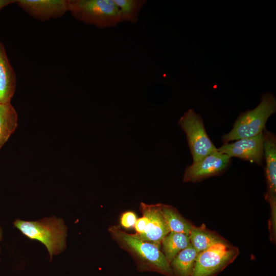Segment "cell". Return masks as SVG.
Here are the masks:
<instances>
[{
	"label": "cell",
	"instance_id": "obj_11",
	"mask_svg": "<svg viewBox=\"0 0 276 276\" xmlns=\"http://www.w3.org/2000/svg\"><path fill=\"white\" fill-rule=\"evenodd\" d=\"M140 211L143 216L148 219V224L143 233L136 234L142 239L159 246L169 233L163 214L162 204H147L142 202Z\"/></svg>",
	"mask_w": 276,
	"mask_h": 276
},
{
	"label": "cell",
	"instance_id": "obj_7",
	"mask_svg": "<svg viewBox=\"0 0 276 276\" xmlns=\"http://www.w3.org/2000/svg\"><path fill=\"white\" fill-rule=\"evenodd\" d=\"M231 157L217 150L188 166L185 171L184 182H195L217 175L229 165Z\"/></svg>",
	"mask_w": 276,
	"mask_h": 276
},
{
	"label": "cell",
	"instance_id": "obj_19",
	"mask_svg": "<svg viewBox=\"0 0 276 276\" xmlns=\"http://www.w3.org/2000/svg\"><path fill=\"white\" fill-rule=\"evenodd\" d=\"M136 220V216L134 213L131 211L126 212L121 216V224L125 228H130L134 226Z\"/></svg>",
	"mask_w": 276,
	"mask_h": 276
},
{
	"label": "cell",
	"instance_id": "obj_1",
	"mask_svg": "<svg viewBox=\"0 0 276 276\" xmlns=\"http://www.w3.org/2000/svg\"><path fill=\"white\" fill-rule=\"evenodd\" d=\"M113 239L134 258L139 270L150 271L174 276L170 263L157 245L127 233L115 226L109 228Z\"/></svg>",
	"mask_w": 276,
	"mask_h": 276
},
{
	"label": "cell",
	"instance_id": "obj_5",
	"mask_svg": "<svg viewBox=\"0 0 276 276\" xmlns=\"http://www.w3.org/2000/svg\"><path fill=\"white\" fill-rule=\"evenodd\" d=\"M238 249L225 241L216 243L198 253L190 276H215L232 263Z\"/></svg>",
	"mask_w": 276,
	"mask_h": 276
},
{
	"label": "cell",
	"instance_id": "obj_9",
	"mask_svg": "<svg viewBox=\"0 0 276 276\" xmlns=\"http://www.w3.org/2000/svg\"><path fill=\"white\" fill-rule=\"evenodd\" d=\"M16 4L41 22L62 17L68 11L67 0H16Z\"/></svg>",
	"mask_w": 276,
	"mask_h": 276
},
{
	"label": "cell",
	"instance_id": "obj_16",
	"mask_svg": "<svg viewBox=\"0 0 276 276\" xmlns=\"http://www.w3.org/2000/svg\"><path fill=\"white\" fill-rule=\"evenodd\" d=\"M163 214L169 232L183 233L189 235L194 226L183 217L177 210L169 205L162 204Z\"/></svg>",
	"mask_w": 276,
	"mask_h": 276
},
{
	"label": "cell",
	"instance_id": "obj_18",
	"mask_svg": "<svg viewBox=\"0 0 276 276\" xmlns=\"http://www.w3.org/2000/svg\"><path fill=\"white\" fill-rule=\"evenodd\" d=\"M118 7L122 22L136 23L141 9L147 3L146 0H113Z\"/></svg>",
	"mask_w": 276,
	"mask_h": 276
},
{
	"label": "cell",
	"instance_id": "obj_8",
	"mask_svg": "<svg viewBox=\"0 0 276 276\" xmlns=\"http://www.w3.org/2000/svg\"><path fill=\"white\" fill-rule=\"evenodd\" d=\"M217 150L230 157H237L261 165L264 156L263 133L239 139L234 143H224Z\"/></svg>",
	"mask_w": 276,
	"mask_h": 276
},
{
	"label": "cell",
	"instance_id": "obj_3",
	"mask_svg": "<svg viewBox=\"0 0 276 276\" xmlns=\"http://www.w3.org/2000/svg\"><path fill=\"white\" fill-rule=\"evenodd\" d=\"M276 111V100L269 93L262 94L259 105L252 110L243 112L237 119L233 129L222 137L224 143L251 137L263 133L268 119Z\"/></svg>",
	"mask_w": 276,
	"mask_h": 276
},
{
	"label": "cell",
	"instance_id": "obj_4",
	"mask_svg": "<svg viewBox=\"0 0 276 276\" xmlns=\"http://www.w3.org/2000/svg\"><path fill=\"white\" fill-rule=\"evenodd\" d=\"M67 7L76 19L100 29L114 27L122 22L113 0H67Z\"/></svg>",
	"mask_w": 276,
	"mask_h": 276
},
{
	"label": "cell",
	"instance_id": "obj_12",
	"mask_svg": "<svg viewBox=\"0 0 276 276\" xmlns=\"http://www.w3.org/2000/svg\"><path fill=\"white\" fill-rule=\"evenodd\" d=\"M16 76L0 41V104L11 103L16 87Z\"/></svg>",
	"mask_w": 276,
	"mask_h": 276
},
{
	"label": "cell",
	"instance_id": "obj_2",
	"mask_svg": "<svg viewBox=\"0 0 276 276\" xmlns=\"http://www.w3.org/2000/svg\"><path fill=\"white\" fill-rule=\"evenodd\" d=\"M14 225L27 237L42 243L49 252L50 260L65 248L67 227L61 218L53 216L36 221L17 219Z\"/></svg>",
	"mask_w": 276,
	"mask_h": 276
},
{
	"label": "cell",
	"instance_id": "obj_13",
	"mask_svg": "<svg viewBox=\"0 0 276 276\" xmlns=\"http://www.w3.org/2000/svg\"><path fill=\"white\" fill-rule=\"evenodd\" d=\"M18 116L11 103L0 104V149L17 126Z\"/></svg>",
	"mask_w": 276,
	"mask_h": 276
},
{
	"label": "cell",
	"instance_id": "obj_21",
	"mask_svg": "<svg viewBox=\"0 0 276 276\" xmlns=\"http://www.w3.org/2000/svg\"><path fill=\"white\" fill-rule=\"evenodd\" d=\"M16 0H0V11L5 7L16 3Z\"/></svg>",
	"mask_w": 276,
	"mask_h": 276
},
{
	"label": "cell",
	"instance_id": "obj_22",
	"mask_svg": "<svg viewBox=\"0 0 276 276\" xmlns=\"http://www.w3.org/2000/svg\"><path fill=\"white\" fill-rule=\"evenodd\" d=\"M2 239V228L0 227V241H1Z\"/></svg>",
	"mask_w": 276,
	"mask_h": 276
},
{
	"label": "cell",
	"instance_id": "obj_17",
	"mask_svg": "<svg viewBox=\"0 0 276 276\" xmlns=\"http://www.w3.org/2000/svg\"><path fill=\"white\" fill-rule=\"evenodd\" d=\"M161 244L163 254L170 263L180 251L190 245V241L188 235L169 232L162 240Z\"/></svg>",
	"mask_w": 276,
	"mask_h": 276
},
{
	"label": "cell",
	"instance_id": "obj_15",
	"mask_svg": "<svg viewBox=\"0 0 276 276\" xmlns=\"http://www.w3.org/2000/svg\"><path fill=\"white\" fill-rule=\"evenodd\" d=\"M189 237L191 245L198 253L206 250L216 243L225 241L221 237L204 227L194 226Z\"/></svg>",
	"mask_w": 276,
	"mask_h": 276
},
{
	"label": "cell",
	"instance_id": "obj_14",
	"mask_svg": "<svg viewBox=\"0 0 276 276\" xmlns=\"http://www.w3.org/2000/svg\"><path fill=\"white\" fill-rule=\"evenodd\" d=\"M198 254L191 244L180 251L170 262L174 276H190Z\"/></svg>",
	"mask_w": 276,
	"mask_h": 276
},
{
	"label": "cell",
	"instance_id": "obj_6",
	"mask_svg": "<svg viewBox=\"0 0 276 276\" xmlns=\"http://www.w3.org/2000/svg\"><path fill=\"white\" fill-rule=\"evenodd\" d=\"M178 123L186 134L193 163L217 150L205 131L202 118L193 109L186 112Z\"/></svg>",
	"mask_w": 276,
	"mask_h": 276
},
{
	"label": "cell",
	"instance_id": "obj_20",
	"mask_svg": "<svg viewBox=\"0 0 276 276\" xmlns=\"http://www.w3.org/2000/svg\"><path fill=\"white\" fill-rule=\"evenodd\" d=\"M148 224V219L143 216L136 220L134 227L136 231V234L140 235L144 233Z\"/></svg>",
	"mask_w": 276,
	"mask_h": 276
},
{
	"label": "cell",
	"instance_id": "obj_10",
	"mask_svg": "<svg viewBox=\"0 0 276 276\" xmlns=\"http://www.w3.org/2000/svg\"><path fill=\"white\" fill-rule=\"evenodd\" d=\"M264 154L267 191L265 200L270 205V213H276V138L266 129L263 130Z\"/></svg>",
	"mask_w": 276,
	"mask_h": 276
}]
</instances>
